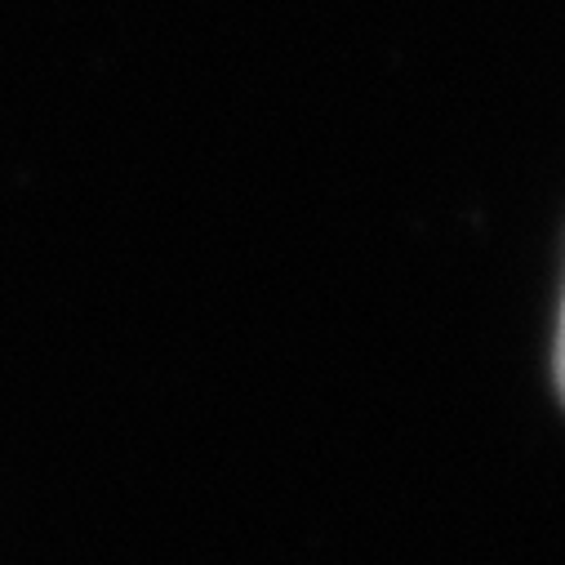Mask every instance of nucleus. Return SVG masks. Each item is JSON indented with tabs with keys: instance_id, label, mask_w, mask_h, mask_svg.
<instances>
[{
	"instance_id": "1",
	"label": "nucleus",
	"mask_w": 565,
	"mask_h": 565,
	"mask_svg": "<svg viewBox=\"0 0 565 565\" xmlns=\"http://www.w3.org/2000/svg\"><path fill=\"white\" fill-rule=\"evenodd\" d=\"M556 383H561V396H565V308H561V343H556Z\"/></svg>"
}]
</instances>
